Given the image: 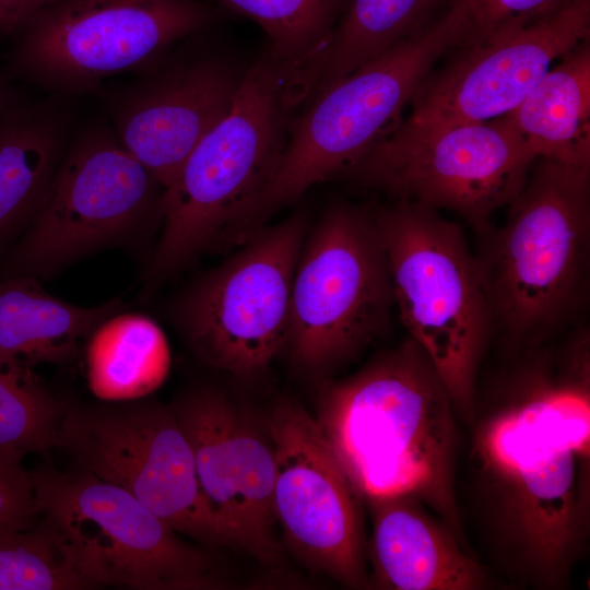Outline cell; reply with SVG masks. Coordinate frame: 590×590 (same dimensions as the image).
I'll use <instances>...</instances> for the list:
<instances>
[{"instance_id": "cell-11", "label": "cell", "mask_w": 590, "mask_h": 590, "mask_svg": "<svg viewBox=\"0 0 590 590\" xmlns=\"http://www.w3.org/2000/svg\"><path fill=\"white\" fill-rule=\"evenodd\" d=\"M31 474L40 516L64 536L92 588H224L209 553L184 542L125 489L84 470Z\"/></svg>"}, {"instance_id": "cell-8", "label": "cell", "mask_w": 590, "mask_h": 590, "mask_svg": "<svg viewBox=\"0 0 590 590\" xmlns=\"http://www.w3.org/2000/svg\"><path fill=\"white\" fill-rule=\"evenodd\" d=\"M393 307L370 206L330 204L308 228L293 276L286 344L293 362L327 376L387 330Z\"/></svg>"}, {"instance_id": "cell-23", "label": "cell", "mask_w": 590, "mask_h": 590, "mask_svg": "<svg viewBox=\"0 0 590 590\" xmlns=\"http://www.w3.org/2000/svg\"><path fill=\"white\" fill-rule=\"evenodd\" d=\"M448 1L349 0L318 67L312 95L426 27Z\"/></svg>"}, {"instance_id": "cell-2", "label": "cell", "mask_w": 590, "mask_h": 590, "mask_svg": "<svg viewBox=\"0 0 590 590\" xmlns=\"http://www.w3.org/2000/svg\"><path fill=\"white\" fill-rule=\"evenodd\" d=\"M458 417L430 359L408 337L357 373L324 380L316 421L358 499L411 497L465 543Z\"/></svg>"}, {"instance_id": "cell-12", "label": "cell", "mask_w": 590, "mask_h": 590, "mask_svg": "<svg viewBox=\"0 0 590 590\" xmlns=\"http://www.w3.org/2000/svg\"><path fill=\"white\" fill-rule=\"evenodd\" d=\"M165 189L108 121L75 126L47 191L9 261L12 275L48 276L163 216Z\"/></svg>"}, {"instance_id": "cell-26", "label": "cell", "mask_w": 590, "mask_h": 590, "mask_svg": "<svg viewBox=\"0 0 590 590\" xmlns=\"http://www.w3.org/2000/svg\"><path fill=\"white\" fill-rule=\"evenodd\" d=\"M66 408L30 367L0 364V452L23 459L57 446Z\"/></svg>"}, {"instance_id": "cell-21", "label": "cell", "mask_w": 590, "mask_h": 590, "mask_svg": "<svg viewBox=\"0 0 590 590\" xmlns=\"http://www.w3.org/2000/svg\"><path fill=\"white\" fill-rule=\"evenodd\" d=\"M503 117L535 158L590 167V38L557 60Z\"/></svg>"}, {"instance_id": "cell-16", "label": "cell", "mask_w": 590, "mask_h": 590, "mask_svg": "<svg viewBox=\"0 0 590 590\" xmlns=\"http://www.w3.org/2000/svg\"><path fill=\"white\" fill-rule=\"evenodd\" d=\"M172 408L191 446L200 487L234 547L263 565L278 564L275 460L267 430L210 387L185 394Z\"/></svg>"}, {"instance_id": "cell-25", "label": "cell", "mask_w": 590, "mask_h": 590, "mask_svg": "<svg viewBox=\"0 0 590 590\" xmlns=\"http://www.w3.org/2000/svg\"><path fill=\"white\" fill-rule=\"evenodd\" d=\"M92 588L61 532L47 519L0 533V590Z\"/></svg>"}, {"instance_id": "cell-30", "label": "cell", "mask_w": 590, "mask_h": 590, "mask_svg": "<svg viewBox=\"0 0 590 590\" xmlns=\"http://www.w3.org/2000/svg\"><path fill=\"white\" fill-rule=\"evenodd\" d=\"M14 97H16V95L0 76V109L7 106Z\"/></svg>"}, {"instance_id": "cell-13", "label": "cell", "mask_w": 590, "mask_h": 590, "mask_svg": "<svg viewBox=\"0 0 590 590\" xmlns=\"http://www.w3.org/2000/svg\"><path fill=\"white\" fill-rule=\"evenodd\" d=\"M57 446L177 533L208 547H234L200 487L191 446L172 405L67 406Z\"/></svg>"}, {"instance_id": "cell-6", "label": "cell", "mask_w": 590, "mask_h": 590, "mask_svg": "<svg viewBox=\"0 0 590 590\" xmlns=\"http://www.w3.org/2000/svg\"><path fill=\"white\" fill-rule=\"evenodd\" d=\"M387 255L400 320L430 359L469 423L493 333L485 291L462 229L406 200L370 205Z\"/></svg>"}, {"instance_id": "cell-4", "label": "cell", "mask_w": 590, "mask_h": 590, "mask_svg": "<svg viewBox=\"0 0 590 590\" xmlns=\"http://www.w3.org/2000/svg\"><path fill=\"white\" fill-rule=\"evenodd\" d=\"M504 224L474 253L493 331L541 346L586 304L590 272V167L538 157Z\"/></svg>"}, {"instance_id": "cell-27", "label": "cell", "mask_w": 590, "mask_h": 590, "mask_svg": "<svg viewBox=\"0 0 590 590\" xmlns=\"http://www.w3.org/2000/svg\"><path fill=\"white\" fill-rule=\"evenodd\" d=\"M576 1L449 0L444 11L459 31L453 51H463L531 26Z\"/></svg>"}, {"instance_id": "cell-3", "label": "cell", "mask_w": 590, "mask_h": 590, "mask_svg": "<svg viewBox=\"0 0 590 590\" xmlns=\"http://www.w3.org/2000/svg\"><path fill=\"white\" fill-rule=\"evenodd\" d=\"M305 102L297 74L267 44L250 63L229 113L194 146L165 190L162 233L145 281L161 282L197 256L236 244Z\"/></svg>"}, {"instance_id": "cell-24", "label": "cell", "mask_w": 590, "mask_h": 590, "mask_svg": "<svg viewBox=\"0 0 590 590\" xmlns=\"http://www.w3.org/2000/svg\"><path fill=\"white\" fill-rule=\"evenodd\" d=\"M210 1L256 22L267 34L271 52L302 78L309 93L349 3V0Z\"/></svg>"}, {"instance_id": "cell-17", "label": "cell", "mask_w": 590, "mask_h": 590, "mask_svg": "<svg viewBox=\"0 0 590 590\" xmlns=\"http://www.w3.org/2000/svg\"><path fill=\"white\" fill-rule=\"evenodd\" d=\"M590 38V0H577L531 26L456 51L423 81L409 117L485 121L516 108L565 54Z\"/></svg>"}, {"instance_id": "cell-9", "label": "cell", "mask_w": 590, "mask_h": 590, "mask_svg": "<svg viewBox=\"0 0 590 590\" xmlns=\"http://www.w3.org/2000/svg\"><path fill=\"white\" fill-rule=\"evenodd\" d=\"M535 156L498 117L435 121L409 117L346 177L355 185L458 214L479 235L523 188Z\"/></svg>"}, {"instance_id": "cell-18", "label": "cell", "mask_w": 590, "mask_h": 590, "mask_svg": "<svg viewBox=\"0 0 590 590\" xmlns=\"http://www.w3.org/2000/svg\"><path fill=\"white\" fill-rule=\"evenodd\" d=\"M370 585L393 590H475L486 568L456 533L411 497L369 498Z\"/></svg>"}, {"instance_id": "cell-20", "label": "cell", "mask_w": 590, "mask_h": 590, "mask_svg": "<svg viewBox=\"0 0 590 590\" xmlns=\"http://www.w3.org/2000/svg\"><path fill=\"white\" fill-rule=\"evenodd\" d=\"M122 307L119 298L94 307L72 305L47 293L33 275H12L0 282V364L67 363Z\"/></svg>"}, {"instance_id": "cell-19", "label": "cell", "mask_w": 590, "mask_h": 590, "mask_svg": "<svg viewBox=\"0 0 590 590\" xmlns=\"http://www.w3.org/2000/svg\"><path fill=\"white\" fill-rule=\"evenodd\" d=\"M74 98L14 97L0 109V249L35 215L75 128Z\"/></svg>"}, {"instance_id": "cell-15", "label": "cell", "mask_w": 590, "mask_h": 590, "mask_svg": "<svg viewBox=\"0 0 590 590\" xmlns=\"http://www.w3.org/2000/svg\"><path fill=\"white\" fill-rule=\"evenodd\" d=\"M266 430L275 460L272 507L287 545L342 586L368 585L358 497L316 418L283 400Z\"/></svg>"}, {"instance_id": "cell-1", "label": "cell", "mask_w": 590, "mask_h": 590, "mask_svg": "<svg viewBox=\"0 0 590 590\" xmlns=\"http://www.w3.org/2000/svg\"><path fill=\"white\" fill-rule=\"evenodd\" d=\"M484 403L474 400L467 457L470 509L488 558L510 580L568 586L590 529L589 350L556 373L529 349Z\"/></svg>"}, {"instance_id": "cell-10", "label": "cell", "mask_w": 590, "mask_h": 590, "mask_svg": "<svg viewBox=\"0 0 590 590\" xmlns=\"http://www.w3.org/2000/svg\"><path fill=\"white\" fill-rule=\"evenodd\" d=\"M308 228L304 209L263 225L179 296L174 321L208 366L251 380L286 350L292 282Z\"/></svg>"}, {"instance_id": "cell-7", "label": "cell", "mask_w": 590, "mask_h": 590, "mask_svg": "<svg viewBox=\"0 0 590 590\" xmlns=\"http://www.w3.org/2000/svg\"><path fill=\"white\" fill-rule=\"evenodd\" d=\"M224 13L204 0H56L15 36L8 70L47 94L95 95L109 79L139 72L209 31Z\"/></svg>"}, {"instance_id": "cell-5", "label": "cell", "mask_w": 590, "mask_h": 590, "mask_svg": "<svg viewBox=\"0 0 590 590\" xmlns=\"http://www.w3.org/2000/svg\"><path fill=\"white\" fill-rule=\"evenodd\" d=\"M458 30L441 12L305 103L290 126L280 164L247 215L244 241L310 187L346 178L402 121V114L437 61L452 51Z\"/></svg>"}, {"instance_id": "cell-28", "label": "cell", "mask_w": 590, "mask_h": 590, "mask_svg": "<svg viewBox=\"0 0 590 590\" xmlns=\"http://www.w3.org/2000/svg\"><path fill=\"white\" fill-rule=\"evenodd\" d=\"M22 460L0 452V533L28 529L40 516L32 474Z\"/></svg>"}, {"instance_id": "cell-29", "label": "cell", "mask_w": 590, "mask_h": 590, "mask_svg": "<svg viewBox=\"0 0 590 590\" xmlns=\"http://www.w3.org/2000/svg\"><path fill=\"white\" fill-rule=\"evenodd\" d=\"M56 0H0V35L16 36L44 8Z\"/></svg>"}, {"instance_id": "cell-14", "label": "cell", "mask_w": 590, "mask_h": 590, "mask_svg": "<svg viewBox=\"0 0 590 590\" xmlns=\"http://www.w3.org/2000/svg\"><path fill=\"white\" fill-rule=\"evenodd\" d=\"M192 35L125 82L95 94L123 148L166 190L232 109L250 64Z\"/></svg>"}, {"instance_id": "cell-22", "label": "cell", "mask_w": 590, "mask_h": 590, "mask_svg": "<svg viewBox=\"0 0 590 590\" xmlns=\"http://www.w3.org/2000/svg\"><path fill=\"white\" fill-rule=\"evenodd\" d=\"M87 380L109 401L132 400L157 389L170 368V352L158 324L140 314H115L87 339Z\"/></svg>"}]
</instances>
